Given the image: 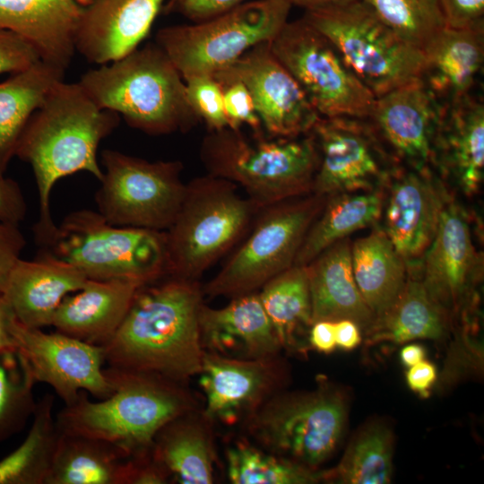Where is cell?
<instances>
[{
    "label": "cell",
    "mask_w": 484,
    "mask_h": 484,
    "mask_svg": "<svg viewBox=\"0 0 484 484\" xmlns=\"http://www.w3.org/2000/svg\"><path fill=\"white\" fill-rule=\"evenodd\" d=\"M372 229L351 242V266L359 290L376 317L399 295L408 270L379 225Z\"/></svg>",
    "instance_id": "33"
},
{
    "label": "cell",
    "mask_w": 484,
    "mask_h": 484,
    "mask_svg": "<svg viewBox=\"0 0 484 484\" xmlns=\"http://www.w3.org/2000/svg\"><path fill=\"white\" fill-rule=\"evenodd\" d=\"M385 196V187L327 196L302 242L294 265H307L324 249L351 233L378 226Z\"/></svg>",
    "instance_id": "31"
},
{
    "label": "cell",
    "mask_w": 484,
    "mask_h": 484,
    "mask_svg": "<svg viewBox=\"0 0 484 484\" xmlns=\"http://www.w3.org/2000/svg\"><path fill=\"white\" fill-rule=\"evenodd\" d=\"M312 307V323L350 319L366 331L375 315L354 280L351 242H335L306 265Z\"/></svg>",
    "instance_id": "28"
},
{
    "label": "cell",
    "mask_w": 484,
    "mask_h": 484,
    "mask_svg": "<svg viewBox=\"0 0 484 484\" xmlns=\"http://www.w3.org/2000/svg\"><path fill=\"white\" fill-rule=\"evenodd\" d=\"M392 30L423 49L445 26L437 0H362Z\"/></svg>",
    "instance_id": "40"
},
{
    "label": "cell",
    "mask_w": 484,
    "mask_h": 484,
    "mask_svg": "<svg viewBox=\"0 0 484 484\" xmlns=\"http://www.w3.org/2000/svg\"><path fill=\"white\" fill-rule=\"evenodd\" d=\"M291 5L299 6L305 11H312L344 5L356 0H288Z\"/></svg>",
    "instance_id": "53"
},
{
    "label": "cell",
    "mask_w": 484,
    "mask_h": 484,
    "mask_svg": "<svg viewBox=\"0 0 484 484\" xmlns=\"http://www.w3.org/2000/svg\"><path fill=\"white\" fill-rule=\"evenodd\" d=\"M27 211V203L18 183L9 177H0V221L20 225Z\"/></svg>",
    "instance_id": "47"
},
{
    "label": "cell",
    "mask_w": 484,
    "mask_h": 484,
    "mask_svg": "<svg viewBox=\"0 0 484 484\" xmlns=\"http://www.w3.org/2000/svg\"><path fill=\"white\" fill-rule=\"evenodd\" d=\"M199 324L203 350L222 356L264 359L277 356L281 349L255 291L234 297L218 309L203 304Z\"/></svg>",
    "instance_id": "23"
},
{
    "label": "cell",
    "mask_w": 484,
    "mask_h": 484,
    "mask_svg": "<svg viewBox=\"0 0 484 484\" xmlns=\"http://www.w3.org/2000/svg\"><path fill=\"white\" fill-rule=\"evenodd\" d=\"M36 241L39 253L73 265L90 280L145 284L167 274L165 231L112 225L98 211L70 212Z\"/></svg>",
    "instance_id": "6"
},
{
    "label": "cell",
    "mask_w": 484,
    "mask_h": 484,
    "mask_svg": "<svg viewBox=\"0 0 484 484\" xmlns=\"http://www.w3.org/2000/svg\"><path fill=\"white\" fill-rule=\"evenodd\" d=\"M143 284L127 280H90L66 296L51 326L91 344L104 346L123 322L137 290Z\"/></svg>",
    "instance_id": "27"
},
{
    "label": "cell",
    "mask_w": 484,
    "mask_h": 484,
    "mask_svg": "<svg viewBox=\"0 0 484 484\" xmlns=\"http://www.w3.org/2000/svg\"><path fill=\"white\" fill-rule=\"evenodd\" d=\"M207 174L241 187L261 209L312 193L318 167L313 135L250 142L240 130L209 131L200 147Z\"/></svg>",
    "instance_id": "5"
},
{
    "label": "cell",
    "mask_w": 484,
    "mask_h": 484,
    "mask_svg": "<svg viewBox=\"0 0 484 484\" xmlns=\"http://www.w3.org/2000/svg\"><path fill=\"white\" fill-rule=\"evenodd\" d=\"M55 396L37 402L32 425L23 442L0 460V484H47L61 432L53 416Z\"/></svg>",
    "instance_id": "35"
},
{
    "label": "cell",
    "mask_w": 484,
    "mask_h": 484,
    "mask_svg": "<svg viewBox=\"0 0 484 484\" xmlns=\"http://www.w3.org/2000/svg\"><path fill=\"white\" fill-rule=\"evenodd\" d=\"M348 401L335 387L275 393L247 417L252 436L270 453L317 469L337 449Z\"/></svg>",
    "instance_id": "10"
},
{
    "label": "cell",
    "mask_w": 484,
    "mask_h": 484,
    "mask_svg": "<svg viewBox=\"0 0 484 484\" xmlns=\"http://www.w3.org/2000/svg\"><path fill=\"white\" fill-rule=\"evenodd\" d=\"M19 226L0 221V292L3 293L26 246L25 237Z\"/></svg>",
    "instance_id": "45"
},
{
    "label": "cell",
    "mask_w": 484,
    "mask_h": 484,
    "mask_svg": "<svg viewBox=\"0 0 484 484\" xmlns=\"http://www.w3.org/2000/svg\"><path fill=\"white\" fill-rule=\"evenodd\" d=\"M180 416L156 435L152 453L169 478L182 484H210L212 448L206 429L199 422Z\"/></svg>",
    "instance_id": "34"
},
{
    "label": "cell",
    "mask_w": 484,
    "mask_h": 484,
    "mask_svg": "<svg viewBox=\"0 0 484 484\" xmlns=\"http://www.w3.org/2000/svg\"><path fill=\"white\" fill-rule=\"evenodd\" d=\"M385 190L379 227L405 262L408 275L420 278L423 256L451 194L435 171L402 166L392 174Z\"/></svg>",
    "instance_id": "16"
},
{
    "label": "cell",
    "mask_w": 484,
    "mask_h": 484,
    "mask_svg": "<svg viewBox=\"0 0 484 484\" xmlns=\"http://www.w3.org/2000/svg\"><path fill=\"white\" fill-rule=\"evenodd\" d=\"M197 281L165 275L142 285L112 338L104 345L108 367L181 383L199 375L204 350Z\"/></svg>",
    "instance_id": "1"
},
{
    "label": "cell",
    "mask_w": 484,
    "mask_h": 484,
    "mask_svg": "<svg viewBox=\"0 0 484 484\" xmlns=\"http://www.w3.org/2000/svg\"><path fill=\"white\" fill-rule=\"evenodd\" d=\"M78 0H0V29L30 43L39 59L65 72L76 52Z\"/></svg>",
    "instance_id": "24"
},
{
    "label": "cell",
    "mask_w": 484,
    "mask_h": 484,
    "mask_svg": "<svg viewBox=\"0 0 484 484\" xmlns=\"http://www.w3.org/2000/svg\"><path fill=\"white\" fill-rule=\"evenodd\" d=\"M291 7L288 0L246 1L203 22L162 28L156 43L184 81L212 76L252 48L274 39Z\"/></svg>",
    "instance_id": "9"
},
{
    "label": "cell",
    "mask_w": 484,
    "mask_h": 484,
    "mask_svg": "<svg viewBox=\"0 0 484 484\" xmlns=\"http://www.w3.org/2000/svg\"><path fill=\"white\" fill-rule=\"evenodd\" d=\"M269 45L320 117L369 116L375 95L350 71L330 40L303 17L288 21Z\"/></svg>",
    "instance_id": "13"
},
{
    "label": "cell",
    "mask_w": 484,
    "mask_h": 484,
    "mask_svg": "<svg viewBox=\"0 0 484 484\" xmlns=\"http://www.w3.org/2000/svg\"><path fill=\"white\" fill-rule=\"evenodd\" d=\"M130 456L104 440L61 432L47 484H128Z\"/></svg>",
    "instance_id": "32"
},
{
    "label": "cell",
    "mask_w": 484,
    "mask_h": 484,
    "mask_svg": "<svg viewBox=\"0 0 484 484\" xmlns=\"http://www.w3.org/2000/svg\"><path fill=\"white\" fill-rule=\"evenodd\" d=\"M303 18L330 40L376 98L420 78L423 51L387 27L362 0L306 11Z\"/></svg>",
    "instance_id": "8"
},
{
    "label": "cell",
    "mask_w": 484,
    "mask_h": 484,
    "mask_svg": "<svg viewBox=\"0 0 484 484\" xmlns=\"http://www.w3.org/2000/svg\"><path fill=\"white\" fill-rule=\"evenodd\" d=\"M259 294L281 348L298 350L299 336L312 325L306 265H292L265 282Z\"/></svg>",
    "instance_id": "36"
},
{
    "label": "cell",
    "mask_w": 484,
    "mask_h": 484,
    "mask_svg": "<svg viewBox=\"0 0 484 484\" xmlns=\"http://www.w3.org/2000/svg\"><path fill=\"white\" fill-rule=\"evenodd\" d=\"M40 60L35 48L19 35L0 29V73L22 71Z\"/></svg>",
    "instance_id": "43"
},
{
    "label": "cell",
    "mask_w": 484,
    "mask_h": 484,
    "mask_svg": "<svg viewBox=\"0 0 484 484\" xmlns=\"http://www.w3.org/2000/svg\"><path fill=\"white\" fill-rule=\"evenodd\" d=\"M450 319L420 279L408 275L394 301L365 331L366 341L400 344L417 339L438 340L445 335Z\"/></svg>",
    "instance_id": "29"
},
{
    "label": "cell",
    "mask_w": 484,
    "mask_h": 484,
    "mask_svg": "<svg viewBox=\"0 0 484 484\" xmlns=\"http://www.w3.org/2000/svg\"><path fill=\"white\" fill-rule=\"evenodd\" d=\"M309 133L319 158L313 194L329 196L382 188L400 167L367 118L320 117Z\"/></svg>",
    "instance_id": "14"
},
{
    "label": "cell",
    "mask_w": 484,
    "mask_h": 484,
    "mask_svg": "<svg viewBox=\"0 0 484 484\" xmlns=\"http://www.w3.org/2000/svg\"><path fill=\"white\" fill-rule=\"evenodd\" d=\"M278 359H236L204 350L199 375L205 419L229 424L249 417L285 384L287 372Z\"/></svg>",
    "instance_id": "20"
},
{
    "label": "cell",
    "mask_w": 484,
    "mask_h": 484,
    "mask_svg": "<svg viewBox=\"0 0 484 484\" xmlns=\"http://www.w3.org/2000/svg\"><path fill=\"white\" fill-rule=\"evenodd\" d=\"M15 317L5 295L0 292V354L16 351L10 324Z\"/></svg>",
    "instance_id": "51"
},
{
    "label": "cell",
    "mask_w": 484,
    "mask_h": 484,
    "mask_svg": "<svg viewBox=\"0 0 484 484\" xmlns=\"http://www.w3.org/2000/svg\"><path fill=\"white\" fill-rule=\"evenodd\" d=\"M326 197L311 193L263 208L244 243L203 288V295L234 298L254 292L294 265Z\"/></svg>",
    "instance_id": "11"
},
{
    "label": "cell",
    "mask_w": 484,
    "mask_h": 484,
    "mask_svg": "<svg viewBox=\"0 0 484 484\" xmlns=\"http://www.w3.org/2000/svg\"><path fill=\"white\" fill-rule=\"evenodd\" d=\"M212 76L237 79L246 87L262 126L272 138L307 134L320 117L299 84L273 55L269 42L252 48Z\"/></svg>",
    "instance_id": "18"
},
{
    "label": "cell",
    "mask_w": 484,
    "mask_h": 484,
    "mask_svg": "<svg viewBox=\"0 0 484 484\" xmlns=\"http://www.w3.org/2000/svg\"><path fill=\"white\" fill-rule=\"evenodd\" d=\"M10 332L16 351L25 359L36 383L52 387L70 405L85 391L98 400L111 394L113 388L105 375V353L94 345L56 331L22 325L14 317Z\"/></svg>",
    "instance_id": "15"
},
{
    "label": "cell",
    "mask_w": 484,
    "mask_h": 484,
    "mask_svg": "<svg viewBox=\"0 0 484 484\" xmlns=\"http://www.w3.org/2000/svg\"><path fill=\"white\" fill-rule=\"evenodd\" d=\"M308 342L317 351L330 354L335 350V321L321 320L312 324Z\"/></svg>",
    "instance_id": "49"
},
{
    "label": "cell",
    "mask_w": 484,
    "mask_h": 484,
    "mask_svg": "<svg viewBox=\"0 0 484 484\" xmlns=\"http://www.w3.org/2000/svg\"><path fill=\"white\" fill-rule=\"evenodd\" d=\"M261 210L229 180L207 174L186 183L165 231L166 275L196 281L241 239Z\"/></svg>",
    "instance_id": "7"
},
{
    "label": "cell",
    "mask_w": 484,
    "mask_h": 484,
    "mask_svg": "<svg viewBox=\"0 0 484 484\" xmlns=\"http://www.w3.org/2000/svg\"><path fill=\"white\" fill-rule=\"evenodd\" d=\"M36 381L17 352L0 354V442L21 432L36 409Z\"/></svg>",
    "instance_id": "39"
},
{
    "label": "cell",
    "mask_w": 484,
    "mask_h": 484,
    "mask_svg": "<svg viewBox=\"0 0 484 484\" xmlns=\"http://www.w3.org/2000/svg\"><path fill=\"white\" fill-rule=\"evenodd\" d=\"M190 107L209 131L228 127L224 112L222 88L211 75L191 77L185 81Z\"/></svg>",
    "instance_id": "41"
},
{
    "label": "cell",
    "mask_w": 484,
    "mask_h": 484,
    "mask_svg": "<svg viewBox=\"0 0 484 484\" xmlns=\"http://www.w3.org/2000/svg\"><path fill=\"white\" fill-rule=\"evenodd\" d=\"M394 436L383 421L371 420L356 431L324 480L342 484H386L393 475Z\"/></svg>",
    "instance_id": "37"
},
{
    "label": "cell",
    "mask_w": 484,
    "mask_h": 484,
    "mask_svg": "<svg viewBox=\"0 0 484 484\" xmlns=\"http://www.w3.org/2000/svg\"><path fill=\"white\" fill-rule=\"evenodd\" d=\"M361 329L350 319L335 321L336 346L342 350L350 351L361 342Z\"/></svg>",
    "instance_id": "50"
},
{
    "label": "cell",
    "mask_w": 484,
    "mask_h": 484,
    "mask_svg": "<svg viewBox=\"0 0 484 484\" xmlns=\"http://www.w3.org/2000/svg\"><path fill=\"white\" fill-rule=\"evenodd\" d=\"M226 461L228 478L234 484H310L324 480V471L243 441L227 450Z\"/></svg>",
    "instance_id": "38"
},
{
    "label": "cell",
    "mask_w": 484,
    "mask_h": 484,
    "mask_svg": "<svg viewBox=\"0 0 484 484\" xmlns=\"http://www.w3.org/2000/svg\"><path fill=\"white\" fill-rule=\"evenodd\" d=\"M470 220L465 209L450 195L421 262L420 281L450 317L474 303L483 277V254L473 243Z\"/></svg>",
    "instance_id": "17"
},
{
    "label": "cell",
    "mask_w": 484,
    "mask_h": 484,
    "mask_svg": "<svg viewBox=\"0 0 484 484\" xmlns=\"http://www.w3.org/2000/svg\"><path fill=\"white\" fill-rule=\"evenodd\" d=\"M215 80L222 88L228 127L232 130H240V127L246 125L252 129L255 136L263 135L262 123L246 87L240 81L233 78Z\"/></svg>",
    "instance_id": "42"
},
{
    "label": "cell",
    "mask_w": 484,
    "mask_h": 484,
    "mask_svg": "<svg viewBox=\"0 0 484 484\" xmlns=\"http://www.w3.org/2000/svg\"><path fill=\"white\" fill-rule=\"evenodd\" d=\"M104 372L111 394L93 402L82 391L56 413L60 432L107 441L131 456L151 448L165 425L190 411V397L177 382L108 366Z\"/></svg>",
    "instance_id": "3"
},
{
    "label": "cell",
    "mask_w": 484,
    "mask_h": 484,
    "mask_svg": "<svg viewBox=\"0 0 484 484\" xmlns=\"http://www.w3.org/2000/svg\"><path fill=\"white\" fill-rule=\"evenodd\" d=\"M420 80L443 106L475 93L484 63V27L445 26L423 49Z\"/></svg>",
    "instance_id": "26"
},
{
    "label": "cell",
    "mask_w": 484,
    "mask_h": 484,
    "mask_svg": "<svg viewBox=\"0 0 484 484\" xmlns=\"http://www.w3.org/2000/svg\"><path fill=\"white\" fill-rule=\"evenodd\" d=\"M95 194L98 212L110 224L166 231L180 208L186 184L179 160L150 161L106 149Z\"/></svg>",
    "instance_id": "12"
},
{
    "label": "cell",
    "mask_w": 484,
    "mask_h": 484,
    "mask_svg": "<svg viewBox=\"0 0 484 484\" xmlns=\"http://www.w3.org/2000/svg\"><path fill=\"white\" fill-rule=\"evenodd\" d=\"M443 108L417 79L376 97L367 118L400 166L434 171V146Z\"/></svg>",
    "instance_id": "19"
},
{
    "label": "cell",
    "mask_w": 484,
    "mask_h": 484,
    "mask_svg": "<svg viewBox=\"0 0 484 484\" xmlns=\"http://www.w3.org/2000/svg\"><path fill=\"white\" fill-rule=\"evenodd\" d=\"M445 26L454 29L484 27V0H437Z\"/></svg>",
    "instance_id": "44"
},
{
    "label": "cell",
    "mask_w": 484,
    "mask_h": 484,
    "mask_svg": "<svg viewBox=\"0 0 484 484\" xmlns=\"http://www.w3.org/2000/svg\"><path fill=\"white\" fill-rule=\"evenodd\" d=\"M167 0H89L82 5L75 49L105 65L137 48Z\"/></svg>",
    "instance_id": "21"
},
{
    "label": "cell",
    "mask_w": 484,
    "mask_h": 484,
    "mask_svg": "<svg viewBox=\"0 0 484 484\" xmlns=\"http://www.w3.org/2000/svg\"><path fill=\"white\" fill-rule=\"evenodd\" d=\"M119 121L117 113L98 107L78 82H59L32 114L15 156L30 166L36 181L39 213L33 227L35 238L56 226L50 194L58 180L80 171L101 179L98 148Z\"/></svg>",
    "instance_id": "2"
},
{
    "label": "cell",
    "mask_w": 484,
    "mask_h": 484,
    "mask_svg": "<svg viewBox=\"0 0 484 484\" xmlns=\"http://www.w3.org/2000/svg\"><path fill=\"white\" fill-rule=\"evenodd\" d=\"M78 83L98 107L148 134L186 132L200 121L184 79L156 42L88 70Z\"/></svg>",
    "instance_id": "4"
},
{
    "label": "cell",
    "mask_w": 484,
    "mask_h": 484,
    "mask_svg": "<svg viewBox=\"0 0 484 484\" xmlns=\"http://www.w3.org/2000/svg\"><path fill=\"white\" fill-rule=\"evenodd\" d=\"M427 351L419 343H410L403 346L400 351V361L405 367H411L426 359Z\"/></svg>",
    "instance_id": "52"
},
{
    "label": "cell",
    "mask_w": 484,
    "mask_h": 484,
    "mask_svg": "<svg viewBox=\"0 0 484 484\" xmlns=\"http://www.w3.org/2000/svg\"><path fill=\"white\" fill-rule=\"evenodd\" d=\"M64 77L65 71L39 60L0 83V177L29 119Z\"/></svg>",
    "instance_id": "30"
},
{
    "label": "cell",
    "mask_w": 484,
    "mask_h": 484,
    "mask_svg": "<svg viewBox=\"0 0 484 484\" xmlns=\"http://www.w3.org/2000/svg\"><path fill=\"white\" fill-rule=\"evenodd\" d=\"M246 2V0H167V13L183 15L192 22H200Z\"/></svg>",
    "instance_id": "46"
},
{
    "label": "cell",
    "mask_w": 484,
    "mask_h": 484,
    "mask_svg": "<svg viewBox=\"0 0 484 484\" xmlns=\"http://www.w3.org/2000/svg\"><path fill=\"white\" fill-rule=\"evenodd\" d=\"M87 280L73 265L39 253L34 260L21 258L16 263L4 294L19 323L41 329L52 324L65 298L82 289Z\"/></svg>",
    "instance_id": "25"
},
{
    "label": "cell",
    "mask_w": 484,
    "mask_h": 484,
    "mask_svg": "<svg viewBox=\"0 0 484 484\" xmlns=\"http://www.w3.org/2000/svg\"><path fill=\"white\" fill-rule=\"evenodd\" d=\"M437 378L436 366L428 360L409 367L405 374L408 387L421 398H428Z\"/></svg>",
    "instance_id": "48"
},
{
    "label": "cell",
    "mask_w": 484,
    "mask_h": 484,
    "mask_svg": "<svg viewBox=\"0 0 484 484\" xmlns=\"http://www.w3.org/2000/svg\"><path fill=\"white\" fill-rule=\"evenodd\" d=\"M433 169L463 195L480 193L484 179V103L479 94L444 106Z\"/></svg>",
    "instance_id": "22"
}]
</instances>
